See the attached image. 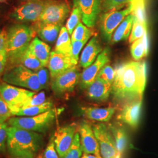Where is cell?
Returning <instances> with one entry per match:
<instances>
[{
    "label": "cell",
    "mask_w": 158,
    "mask_h": 158,
    "mask_svg": "<svg viewBox=\"0 0 158 158\" xmlns=\"http://www.w3.org/2000/svg\"><path fill=\"white\" fill-rule=\"evenodd\" d=\"M111 94L118 101L129 102L140 99L147 83V65L143 62L124 63L115 70Z\"/></svg>",
    "instance_id": "obj_1"
},
{
    "label": "cell",
    "mask_w": 158,
    "mask_h": 158,
    "mask_svg": "<svg viewBox=\"0 0 158 158\" xmlns=\"http://www.w3.org/2000/svg\"><path fill=\"white\" fill-rule=\"evenodd\" d=\"M43 145L44 137L40 133L9 126L6 149L11 156L35 155Z\"/></svg>",
    "instance_id": "obj_2"
},
{
    "label": "cell",
    "mask_w": 158,
    "mask_h": 158,
    "mask_svg": "<svg viewBox=\"0 0 158 158\" xmlns=\"http://www.w3.org/2000/svg\"><path fill=\"white\" fill-rule=\"evenodd\" d=\"M6 32L7 57L11 62L16 63L28 49L35 32L33 29L23 24L13 25Z\"/></svg>",
    "instance_id": "obj_3"
},
{
    "label": "cell",
    "mask_w": 158,
    "mask_h": 158,
    "mask_svg": "<svg viewBox=\"0 0 158 158\" xmlns=\"http://www.w3.org/2000/svg\"><path fill=\"white\" fill-rule=\"evenodd\" d=\"M56 117L55 110L32 117H14L8 119L10 126L45 134L53 124Z\"/></svg>",
    "instance_id": "obj_4"
},
{
    "label": "cell",
    "mask_w": 158,
    "mask_h": 158,
    "mask_svg": "<svg viewBox=\"0 0 158 158\" xmlns=\"http://www.w3.org/2000/svg\"><path fill=\"white\" fill-rule=\"evenodd\" d=\"M2 80L8 84L26 88L34 92L42 90L36 73L21 64L6 70L2 76Z\"/></svg>",
    "instance_id": "obj_5"
},
{
    "label": "cell",
    "mask_w": 158,
    "mask_h": 158,
    "mask_svg": "<svg viewBox=\"0 0 158 158\" xmlns=\"http://www.w3.org/2000/svg\"><path fill=\"white\" fill-rule=\"evenodd\" d=\"M70 8L62 0H46L44 10L37 22L61 25L68 17Z\"/></svg>",
    "instance_id": "obj_6"
},
{
    "label": "cell",
    "mask_w": 158,
    "mask_h": 158,
    "mask_svg": "<svg viewBox=\"0 0 158 158\" xmlns=\"http://www.w3.org/2000/svg\"><path fill=\"white\" fill-rule=\"evenodd\" d=\"M92 128L98 143L102 158H117L119 153L115 142L107 126L100 123L93 125Z\"/></svg>",
    "instance_id": "obj_7"
},
{
    "label": "cell",
    "mask_w": 158,
    "mask_h": 158,
    "mask_svg": "<svg viewBox=\"0 0 158 158\" xmlns=\"http://www.w3.org/2000/svg\"><path fill=\"white\" fill-rule=\"evenodd\" d=\"M132 12V6L130 4L124 10H115L106 12L100 17V29L102 36L107 42H110L115 29Z\"/></svg>",
    "instance_id": "obj_8"
},
{
    "label": "cell",
    "mask_w": 158,
    "mask_h": 158,
    "mask_svg": "<svg viewBox=\"0 0 158 158\" xmlns=\"http://www.w3.org/2000/svg\"><path fill=\"white\" fill-rule=\"evenodd\" d=\"M0 94L11 111L31 98L35 94V92L17 87L6 82H0Z\"/></svg>",
    "instance_id": "obj_9"
},
{
    "label": "cell",
    "mask_w": 158,
    "mask_h": 158,
    "mask_svg": "<svg viewBox=\"0 0 158 158\" xmlns=\"http://www.w3.org/2000/svg\"><path fill=\"white\" fill-rule=\"evenodd\" d=\"M46 0L28 1L12 12L10 17L20 23H32L38 20L44 10Z\"/></svg>",
    "instance_id": "obj_10"
},
{
    "label": "cell",
    "mask_w": 158,
    "mask_h": 158,
    "mask_svg": "<svg viewBox=\"0 0 158 158\" xmlns=\"http://www.w3.org/2000/svg\"><path fill=\"white\" fill-rule=\"evenodd\" d=\"M80 74L75 66L53 79L51 88L55 94L60 96L73 91L79 82Z\"/></svg>",
    "instance_id": "obj_11"
},
{
    "label": "cell",
    "mask_w": 158,
    "mask_h": 158,
    "mask_svg": "<svg viewBox=\"0 0 158 158\" xmlns=\"http://www.w3.org/2000/svg\"><path fill=\"white\" fill-rule=\"evenodd\" d=\"M110 49L106 48L96 58V60L82 72L80 77L79 85L81 89L87 87L95 80L100 71L109 62Z\"/></svg>",
    "instance_id": "obj_12"
},
{
    "label": "cell",
    "mask_w": 158,
    "mask_h": 158,
    "mask_svg": "<svg viewBox=\"0 0 158 158\" xmlns=\"http://www.w3.org/2000/svg\"><path fill=\"white\" fill-rule=\"evenodd\" d=\"M102 4L101 0H73L74 6L80 11L83 23L89 28L95 26L102 10Z\"/></svg>",
    "instance_id": "obj_13"
},
{
    "label": "cell",
    "mask_w": 158,
    "mask_h": 158,
    "mask_svg": "<svg viewBox=\"0 0 158 158\" xmlns=\"http://www.w3.org/2000/svg\"><path fill=\"white\" fill-rule=\"evenodd\" d=\"M81 147L85 153L93 154L102 158L99 145L93 132L92 126L86 121H83L78 128Z\"/></svg>",
    "instance_id": "obj_14"
},
{
    "label": "cell",
    "mask_w": 158,
    "mask_h": 158,
    "mask_svg": "<svg viewBox=\"0 0 158 158\" xmlns=\"http://www.w3.org/2000/svg\"><path fill=\"white\" fill-rule=\"evenodd\" d=\"M75 124L59 127L53 135L57 152L59 158L62 157L71 147L76 131Z\"/></svg>",
    "instance_id": "obj_15"
},
{
    "label": "cell",
    "mask_w": 158,
    "mask_h": 158,
    "mask_svg": "<svg viewBox=\"0 0 158 158\" xmlns=\"http://www.w3.org/2000/svg\"><path fill=\"white\" fill-rule=\"evenodd\" d=\"M142 104V98L128 102L119 113L117 119L131 128H136L140 122Z\"/></svg>",
    "instance_id": "obj_16"
},
{
    "label": "cell",
    "mask_w": 158,
    "mask_h": 158,
    "mask_svg": "<svg viewBox=\"0 0 158 158\" xmlns=\"http://www.w3.org/2000/svg\"><path fill=\"white\" fill-rule=\"evenodd\" d=\"M48 66L51 77L54 79L59 74L68 69L75 67L76 64L72 60L70 57L53 51L51 53Z\"/></svg>",
    "instance_id": "obj_17"
},
{
    "label": "cell",
    "mask_w": 158,
    "mask_h": 158,
    "mask_svg": "<svg viewBox=\"0 0 158 158\" xmlns=\"http://www.w3.org/2000/svg\"><path fill=\"white\" fill-rule=\"evenodd\" d=\"M111 86L112 85L104 80L96 77L86 89V94L91 100L105 102L107 100L111 93Z\"/></svg>",
    "instance_id": "obj_18"
},
{
    "label": "cell",
    "mask_w": 158,
    "mask_h": 158,
    "mask_svg": "<svg viewBox=\"0 0 158 158\" xmlns=\"http://www.w3.org/2000/svg\"><path fill=\"white\" fill-rule=\"evenodd\" d=\"M102 47L96 36H94L85 46L80 57V64L83 68H87L96 60Z\"/></svg>",
    "instance_id": "obj_19"
},
{
    "label": "cell",
    "mask_w": 158,
    "mask_h": 158,
    "mask_svg": "<svg viewBox=\"0 0 158 158\" xmlns=\"http://www.w3.org/2000/svg\"><path fill=\"white\" fill-rule=\"evenodd\" d=\"M115 109L113 107H85L82 112L86 118L99 123H107L112 118Z\"/></svg>",
    "instance_id": "obj_20"
},
{
    "label": "cell",
    "mask_w": 158,
    "mask_h": 158,
    "mask_svg": "<svg viewBox=\"0 0 158 158\" xmlns=\"http://www.w3.org/2000/svg\"><path fill=\"white\" fill-rule=\"evenodd\" d=\"M28 49L40 60L44 67L48 66L51 55V48L49 46L40 40L38 38L35 37L31 42Z\"/></svg>",
    "instance_id": "obj_21"
},
{
    "label": "cell",
    "mask_w": 158,
    "mask_h": 158,
    "mask_svg": "<svg viewBox=\"0 0 158 158\" xmlns=\"http://www.w3.org/2000/svg\"><path fill=\"white\" fill-rule=\"evenodd\" d=\"M36 25V31L39 36L42 40L49 43L55 41L61 29V25L57 24L42 23L38 22Z\"/></svg>",
    "instance_id": "obj_22"
},
{
    "label": "cell",
    "mask_w": 158,
    "mask_h": 158,
    "mask_svg": "<svg viewBox=\"0 0 158 158\" xmlns=\"http://www.w3.org/2000/svg\"><path fill=\"white\" fill-rule=\"evenodd\" d=\"M53 103L51 101H46L39 106H35L28 107L18 108L11 111L12 115L32 117L45 113L52 109Z\"/></svg>",
    "instance_id": "obj_23"
},
{
    "label": "cell",
    "mask_w": 158,
    "mask_h": 158,
    "mask_svg": "<svg viewBox=\"0 0 158 158\" xmlns=\"http://www.w3.org/2000/svg\"><path fill=\"white\" fill-rule=\"evenodd\" d=\"M134 21V17L131 14L125 17L115 30L111 40L112 42H118L127 40L130 36Z\"/></svg>",
    "instance_id": "obj_24"
},
{
    "label": "cell",
    "mask_w": 158,
    "mask_h": 158,
    "mask_svg": "<svg viewBox=\"0 0 158 158\" xmlns=\"http://www.w3.org/2000/svg\"><path fill=\"white\" fill-rule=\"evenodd\" d=\"M113 135L117 150L119 154L123 152L128 145V135L125 130L117 125L111 124L108 127Z\"/></svg>",
    "instance_id": "obj_25"
},
{
    "label": "cell",
    "mask_w": 158,
    "mask_h": 158,
    "mask_svg": "<svg viewBox=\"0 0 158 158\" xmlns=\"http://www.w3.org/2000/svg\"><path fill=\"white\" fill-rule=\"evenodd\" d=\"M149 51V40L148 34L146 32L143 36L136 40L131 46V53L132 57L136 60H139L146 56Z\"/></svg>",
    "instance_id": "obj_26"
},
{
    "label": "cell",
    "mask_w": 158,
    "mask_h": 158,
    "mask_svg": "<svg viewBox=\"0 0 158 158\" xmlns=\"http://www.w3.org/2000/svg\"><path fill=\"white\" fill-rule=\"evenodd\" d=\"M72 49V40L66 27H62L57 37L55 51L70 56Z\"/></svg>",
    "instance_id": "obj_27"
},
{
    "label": "cell",
    "mask_w": 158,
    "mask_h": 158,
    "mask_svg": "<svg viewBox=\"0 0 158 158\" xmlns=\"http://www.w3.org/2000/svg\"><path fill=\"white\" fill-rule=\"evenodd\" d=\"M19 63L24 67L31 69L35 72L40 69L44 67L40 60L29 51L28 48L19 57L16 63Z\"/></svg>",
    "instance_id": "obj_28"
},
{
    "label": "cell",
    "mask_w": 158,
    "mask_h": 158,
    "mask_svg": "<svg viewBox=\"0 0 158 158\" xmlns=\"http://www.w3.org/2000/svg\"><path fill=\"white\" fill-rule=\"evenodd\" d=\"M130 4L132 6L131 14L134 17V19L147 23L145 0H132Z\"/></svg>",
    "instance_id": "obj_29"
},
{
    "label": "cell",
    "mask_w": 158,
    "mask_h": 158,
    "mask_svg": "<svg viewBox=\"0 0 158 158\" xmlns=\"http://www.w3.org/2000/svg\"><path fill=\"white\" fill-rule=\"evenodd\" d=\"M82 152L79 132H76L71 147L62 157L60 158H81Z\"/></svg>",
    "instance_id": "obj_30"
},
{
    "label": "cell",
    "mask_w": 158,
    "mask_h": 158,
    "mask_svg": "<svg viewBox=\"0 0 158 158\" xmlns=\"http://www.w3.org/2000/svg\"><path fill=\"white\" fill-rule=\"evenodd\" d=\"M147 32V23H141L134 19L132 32L129 37V42L132 43L142 38Z\"/></svg>",
    "instance_id": "obj_31"
},
{
    "label": "cell",
    "mask_w": 158,
    "mask_h": 158,
    "mask_svg": "<svg viewBox=\"0 0 158 158\" xmlns=\"http://www.w3.org/2000/svg\"><path fill=\"white\" fill-rule=\"evenodd\" d=\"M92 32L87 27L85 26L82 23H79L76 27L74 29L72 34V42L77 40H89Z\"/></svg>",
    "instance_id": "obj_32"
},
{
    "label": "cell",
    "mask_w": 158,
    "mask_h": 158,
    "mask_svg": "<svg viewBox=\"0 0 158 158\" xmlns=\"http://www.w3.org/2000/svg\"><path fill=\"white\" fill-rule=\"evenodd\" d=\"M132 0H102V10L104 12L118 10L130 4Z\"/></svg>",
    "instance_id": "obj_33"
},
{
    "label": "cell",
    "mask_w": 158,
    "mask_h": 158,
    "mask_svg": "<svg viewBox=\"0 0 158 158\" xmlns=\"http://www.w3.org/2000/svg\"><path fill=\"white\" fill-rule=\"evenodd\" d=\"M81 19V15L79 8L76 6H74L73 9L66 25V28L67 29L69 34L70 35L72 34L74 29L78 25V23H80Z\"/></svg>",
    "instance_id": "obj_34"
},
{
    "label": "cell",
    "mask_w": 158,
    "mask_h": 158,
    "mask_svg": "<svg viewBox=\"0 0 158 158\" xmlns=\"http://www.w3.org/2000/svg\"><path fill=\"white\" fill-rule=\"evenodd\" d=\"M46 102V101L45 93L44 91H41L36 94H35L31 98H30L29 100L24 102L18 108H22L28 107L35 106H39ZM18 108H16V109H18ZM16 109H15V110H16Z\"/></svg>",
    "instance_id": "obj_35"
},
{
    "label": "cell",
    "mask_w": 158,
    "mask_h": 158,
    "mask_svg": "<svg viewBox=\"0 0 158 158\" xmlns=\"http://www.w3.org/2000/svg\"><path fill=\"white\" fill-rule=\"evenodd\" d=\"M115 72L113 68L109 65H106L102 68L97 77L102 79L112 85L115 78Z\"/></svg>",
    "instance_id": "obj_36"
},
{
    "label": "cell",
    "mask_w": 158,
    "mask_h": 158,
    "mask_svg": "<svg viewBox=\"0 0 158 158\" xmlns=\"http://www.w3.org/2000/svg\"><path fill=\"white\" fill-rule=\"evenodd\" d=\"M87 42V40L72 42V49L70 52V57L76 64H77L79 60V53Z\"/></svg>",
    "instance_id": "obj_37"
},
{
    "label": "cell",
    "mask_w": 158,
    "mask_h": 158,
    "mask_svg": "<svg viewBox=\"0 0 158 158\" xmlns=\"http://www.w3.org/2000/svg\"><path fill=\"white\" fill-rule=\"evenodd\" d=\"M8 127L9 125L6 122L0 124V153L6 151Z\"/></svg>",
    "instance_id": "obj_38"
},
{
    "label": "cell",
    "mask_w": 158,
    "mask_h": 158,
    "mask_svg": "<svg viewBox=\"0 0 158 158\" xmlns=\"http://www.w3.org/2000/svg\"><path fill=\"white\" fill-rule=\"evenodd\" d=\"M36 73L38 75L42 89L48 88L49 80V73L48 69L43 67L40 69L37 72H36Z\"/></svg>",
    "instance_id": "obj_39"
},
{
    "label": "cell",
    "mask_w": 158,
    "mask_h": 158,
    "mask_svg": "<svg viewBox=\"0 0 158 158\" xmlns=\"http://www.w3.org/2000/svg\"><path fill=\"white\" fill-rule=\"evenodd\" d=\"M43 156L44 158H60L56 149L53 136L50 138L45 150L44 152Z\"/></svg>",
    "instance_id": "obj_40"
},
{
    "label": "cell",
    "mask_w": 158,
    "mask_h": 158,
    "mask_svg": "<svg viewBox=\"0 0 158 158\" xmlns=\"http://www.w3.org/2000/svg\"><path fill=\"white\" fill-rule=\"evenodd\" d=\"M11 116L9 108L0 94V124L5 123Z\"/></svg>",
    "instance_id": "obj_41"
},
{
    "label": "cell",
    "mask_w": 158,
    "mask_h": 158,
    "mask_svg": "<svg viewBox=\"0 0 158 158\" xmlns=\"http://www.w3.org/2000/svg\"><path fill=\"white\" fill-rule=\"evenodd\" d=\"M7 32L0 29V53H6Z\"/></svg>",
    "instance_id": "obj_42"
},
{
    "label": "cell",
    "mask_w": 158,
    "mask_h": 158,
    "mask_svg": "<svg viewBox=\"0 0 158 158\" xmlns=\"http://www.w3.org/2000/svg\"><path fill=\"white\" fill-rule=\"evenodd\" d=\"M7 60L6 53H0V77H1L4 72Z\"/></svg>",
    "instance_id": "obj_43"
},
{
    "label": "cell",
    "mask_w": 158,
    "mask_h": 158,
    "mask_svg": "<svg viewBox=\"0 0 158 158\" xmlns=\"http://www.w3.org/2000/svg\"><path fill=\"white\" fill-rule=\"evenodd\" d=\"M34 156L35 155L34 154H26L19 156H12L11 158H34Z\"/></svg>",
    "instance_id": "obj_44"
},
{
    "label": "cell",
    "mask_w": 158,
    "mask_h": 158,
    "mask_svg": "<svg viewBox=\"0 0 158 158\" xmlns=\"http://www.w3.org/2000/svg\"><path fill=\"white\" fill-rule=\"evenodd\" d=\"M81 158H100L97 157L96 155H93V154H89V153H84L83 155H82V156Z\"/></svg>",
    "instance_id": "obj_45"
},
{
    "label": "cell",
    "mask_w": 158,
    "mask_h": 158,
    "mask_svg": "<svg viewBox=\"0 0 158 158\" xmlns=\"http://www.w3.org/2000/svg\"><path fill=\"white\" fill-rule=\"evenodd\" d=\"M6 0H0V3H6Z\"/></svg>",
    "instance_id": "obj_46"
},
{
    "label": "cell",
    "mask_w": 158,
    "mask_h": 158,
    "mask_svg": "<svg viewBox=\"0 0 158 158\" xmlns=\"http://www.w3.org/2000/svg\"><path fill=\"white\" fill-rule=\"evenodd\" d=\"M28 1H43V0H28Z\"/></svg>",
    "instance_id": "obj_47"
},
{
    "label": "cell",
    "mask_w": 158,
    "mask_h": 158,
    "mask_svg": "<svg viewBox=\"0 0 158 158\" xmlns=\"http://www.w3.org/2000/svg\"><path fill=\"white\" fill-rule=\"evenodd\" d=\"M38 158H44V156H38Z\"/></svg>",
    "instance_id": "obj_48"
},
{
    "label": "cell",
    "mask_w": 158,
    "mask_h": 158,
    "mask_svg": "<svg viewBox=\"0 0 158 158\" xmlns=\"http://www.w3.org/2000/svg\"><path fill=\"white\" fill-rule=\"evenodd\" d=\"M101 1H102V0H101Z\"/></svg>",
    "instance_id": "obj_49"
}]
</instances>
